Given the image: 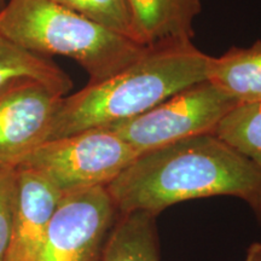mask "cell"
<instances>
[{"instance_id": "obj_1", "label": "cell", "mask_w": 261, "mask_h": 261, "mask_svg": "<svg viewBox=\"0 0 261 261\" xmlns=\"http://www.w3.org/2000/svg\"><path fill=\"white\" fill-rule=\"evenodd\" d=\"M106 189L117 214L143 211L158 217L182 201L233 196L250 205L261 224V172L214 133L142 152Z\"/></svg>"}, {"instance_id": "obj_2", "label": "cell", "mask_w": 261, "mask_h": 261, "mask_svg": "<svg viewBox=\"0 0 261 261\" xmlns=\"http://www.w3.org/2000/svg\"><path fill=\"white\" fill-rule=\"evenodd\" d=\"M210 61L211 56L191 41L150 47L113 76L63 97L48 140L138 116L180 90L207 80Z\"/></svg>"}, {"instance_id": "obj_3", "label": "cell", "mask_w": 261, "mask_h": 261, "mask_svg": "<svg viewBox=\"0 0 261 261\" xmlns=\"http://www.w3.org/2000/svg\"><path fill=\"white\" fill-rule=\"evenodd\" d=\"M0 32L37 55L71 58L89 74L90 83L113 76L150 48L55 0H9L0 12Z\"/></svg>"}, {"instance_id": "obj_4", "label": "cell", "mask_w": 261, "mask_h": 261, "mask_svg": "<svg viewBox=\"0 0 261 261\" xmlns=\"http://www.w3.org/2000/svg\"><path fill=\"white\" fill-rule=\"evenodd\" d=\"M138 155L112 130L97 127L47 140L16 168L37 173L63 196L107 188Z\"/></svg>"}, {"instance_id": "obj_5", "label": "cell", "mask_w": 261, "mask_h": 261, "mask_svg": "<svg viewBox=\"0 0 261 261\" xmlns=\"http://www.w3.org/2000/svg\"><path fill=\"white\" fill-rule=\"evenodd\" d=\"M238 104L217 85L204 80L180 90L138 116L106 128L142 154L190 137L214 133Z\"/></svg>"}, {"instance_id": "obj_6", "label": "cell", "mask_w": 261, "mask_h": 261, "mask_svg": "<svg viewBox=\"0 0 261 261\" xmlns=\"http://www.w3.org/2000/svg\"><path fill=\"white\" fill-rule=\"evenodd\" d=\"M116 217L104 187L63 195L48 224L39 261H100Z\"/></svg>"}, {"instance_id": "obj_7", "label": "cell", "mask_w": 261, "mask_h": 261, "mask_svg": "<svg viewBox=\"0 0 261 261\" xmlns=\"http://www.w3.org/2000/svg\"><path fill=\"white\" fill-rule=\"evenodd\" d=\"M63 97L35 80L0 91V166L16 168L47 142Z\"/></svg>"}, {"instance_id": "obj_8", "label": "cell", "mask_w": 261, "mask_h": 261, "mask_svg": "<svg viewBox=\"0 0 261 261\" xmlns=\"http://www.w3.org/2000/svg\"><path fill=\"white\" fill-rule=\"evenodd\" d=\"M17 203L4 261H39L62 195L37 173L17 168Z\"/></svg>"}, {"instance_id": "obj_9", "label": "cell", "mask_w": 261, "mask_h": 261, "mask_svg": "<svg viewBox=\"0 0 261 261\" xmlns=\"http://www.w3.org/2000/svg\"><path fill=\"white\" fill-rule=\"evenodd\" d=\"M136 39L146 47L191 41L201 0H128Z\"/></svg>"}, {"instance_id": "obj_10", "label": "cell", "mask_w": 261, "mask_h": 261, "mask_svg": "<svg viewBox=\"0 0 261 261\" xmlns=\"http://www.w3.org/2000/svg\"><path fill=\"white\" fill-rule=\"evenodd\" d=\"M207 80L240 104L261 102V39L249 47H232L212 57Z\"/></svg>"}, {"instance_id": "obj_11", "label": "cell", "mask_w": 261, "mask_h": 261, "mask_svg": "<svg viewBox=\"0 0 261 261\" xmlns=\"http://www.w3.org/2000/svg\"><path fill=\"white\" fill-rule=\"evenodd\" d=\"M100 261H160L156 215L143 211L117 214Z\"/></svg>"}, {"instance_id": "obj_12", "label": "cell", "mask_w": 261, "mask_h": 261, "mask_svg": "<svg viewBox=\"0 0 261 261\" xmlns=\"http://www.w3.org/2000/svg\"><path fill=\"white\" fill-rule=\"evenodd\" d=\"M23 80L42 83L65 96L71 79L46 56L25 50L0 32V91Z\"/></svg>"}, {"instance_id": "obj_13", "label": "cell", "mask_w": 261, "mask_h": 261, "mask_svg": "<svg viewBox=\"0 0 261 261\" xmlns=\"http://www.w3.org/2000/svg\"><path fill=\"white\" fill-rule=\"evenodd\" d=\"M214 135L249 159L261 172V102L238 104L221 120Z\"/></svg>"}, {"instance_id": "obj_14", "label": "cell", "mask_w": 261, "mask_h": 261, "mask_svg": "<svg viewBox=\"0 0 261 261\" xmlns=\"http://www.w3.org/2000/svg\"><path fill=\"white\" fill-rule=\"evenodd\" d=\"M94 23L137 41L128 0H55ZM138 42V41H137Z\"/></svg>"}, {"instance_id": "obj_15", "label": "cell", "mask_w": 261, "mask_h": 261, "mask_svg": "<svg viewBox=\"0 0 261 261\" xmlns=\"http://www.w3.org/2000/svg\"><path fill=\"white\" fill-rule=\"evenodd\" d=\"M17 168L0 166V261H4L17 203Z\"/></svg>"}, {"instance_id": "obj_16", "label": "cell", "mask_w": 261, "mask_h": 261, "mask_svg": "<svg viewBox=\"0 0 261 261\" xmlns=\"http://www.w3.org/2000/svg\"><path fill=\"white\" fill-rule=\"evenodd\" d=\"M246 261H261V242H254L247 250Z\"/></svg>"}, {"instance_id": "obj_17", "label": "cell", "mask_w": 261, "mask_h": 261, "mask_svg": "<svg viewBox=\"0 0 261 261\" xmlns=\"http://www.w3.org/2000/svg\"><path fill=\"white\" fill-rule=\"evenodd\" d=\"M5 5H6L5 0H0V12H2V10L5 8Z\"/></svg>"}]
</instances>
